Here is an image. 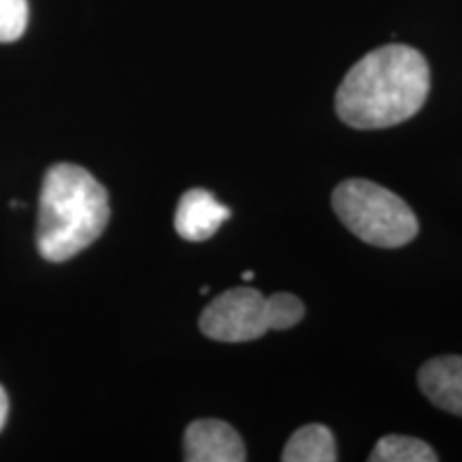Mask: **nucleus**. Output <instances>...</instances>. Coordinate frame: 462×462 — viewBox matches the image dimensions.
I'll return each instance as SVG.
<instances>
[{"mask_svg": "<svg viewBox=\"0 0 462 462\" xmlns=\"http://www.w3.org/2000/svg\"><path fill=\"white\" fill-rule=\"evenodd\" d=\"M201 332L221 343H246L273 330L270 300L257 289L236 287L206 306L199 319Z\"/></svg>", "mask_w": 462, "mask_h": 462, "instance_id": "obj_4", "label": "nucleus"}, {"mask_svg": "<svg viewBox=\"0 0 462 462\" xmlns=\"http://www.w3.org/2000/svg\"><path fill=\"white\" fill-rule=\"evenodd\" d=\"M253 276H255V274H253L251 270H248V273H242V279H245V281H253Z\"/></svg>", "mask_w": 462, "mask_h": 462, "instance_id": "obj_13", "label": "nucleus"}, {"mask_svg": "<svg viewBox=\"0 0 462 462\" xmlns=\"http://www.w3.org/2000/svg\"><path fill=\"white\" fill-rule=\"evenodd\" d=\"M418 383L435 407L462 418V356H441L426 362L420 368Z\"/></svg>", "mask_w": 462, "mask_h": 462, "instance_id": "obj_7", "label": "nucleus"}, {"mask_svg": "<svg viewBox=\"0 0 462 462\" xmlns=\"http://www.w3.org/2000/svg\"><path fill=\"white\" fill-rule=\"evenodd\" d=\"M109 223L107 190L84 167L56 163L45 171L39 199L37 248L51 263L88 248Z\"/></svg>", "mask_w": 462, "mask_h": 462, "instance_id": "obj_2", "label": "nucleus"}, {"mask_svg": "<svg viewBox=\"0 0 462 462\" xmlns=\"http://www.w3.org/2000/svg\"><path fill=\"white\" fill-rule=\"evenodd\" d=\"M28 26V0H0V43H14Z\"/></svg>", "mask_w": 462, "mask_h": 462, "instance_id": "obj_10", "label": "nucleus"}, {"mask_svg": "<svg viewBox=\"0 0 462 462\" xmlns=\"http://www.w3.org/2000/svg\"><path fill=\"white\" fill-rule=\"evenodd\" d=\"M270 313H273V330H289L298 326L304 317V304L291 293H274L270 296Z\"/></svg>", "mask_w": 462, "mask_h": 462, "instance_id": "obj_11", "label": "nucleus"}, {"mask_svg": "<svg viewBox=\"0 0 462 462\" xmlns=\"http://www.w3.org/2000/svg\"><path fill=\"white\" fill-rule=\"evenodd\" d=\"M332 206L351 234L379 248H401L420 231L418 217L407 201L381 184L362 178L340 182Z\"/></svg>", "mask_w": 462, "mask_h": 462, "instance_id": "obj_3", "label": "nucleus"}, {"mask_svg": "<svg viewBox=\"0 0 462 462\" xmlns=\"http://www.w3.org/2000/svg\"><path fill=\"white\" fill-rule=\"evenodd\" d=\"M371 462H437L435 454L429 443L415 437L388 435L381 437L374 446L373 454L368 456Z\"/></svg>", "mask_w": 462, "mask_h": 462, "instance_id": "obj_9", "label": "nucleus"}, {"mask_svg": "<svg viewBox=\"0 0 462 462\" xmlns=\"http://www.w3.org/2000/svg\"><path fill=\"white\" fill-rule=\"evenodd\" d=\"M229 217V208L223 206L210 190L190 189L182 195L176 208L173 227L184 240L204 242L212 238Z\"/></svg>", "mask_w": 462, "mask_h": 462, "instance_id": "obj_6", "label": "nucleus"}, {"mask_svg": "<svg viewBox=\"0 0 462 462\" xmlns=\"http://www.w3.org/2000/svg\"><path fill=\"white\" fill-rule=\"evenodd\" d=\"M184 460L245 462L246 449L234 426L221 420H195L184 435Z\"/></svg>", "mask_w": 462, "mask_h": 462, "instance_id": "obj_5", "label": "nucleus"}, {"mask_svg": "<svg viewBox=\"0 0 462 462\" xmlns=\"http://www.w3.org/2000/svg\"><path fill=\"white\" fill-rule=\"evenodd\" d=\"M282 462H334L338 460L337 443L328 426L306 424L289 437L282 449Z\"/></svg>", "mask_w": 462, "mask_h": 462, "instance_id": "obj_8", "label": "nucleus"}, {"mask_svg": "<svg viewBox=\"0 0 462 462\" xmlns=\"http://www.w3.org/2000/svg\"><path fill=\"white\" fill-rule=\"evenodd\" d=\"M429 92L426 58L409 45H383L346 71L337 90V114L351 129H388L413 118Z\"/></svg>", "mask_w": 462, "mask_h": 462, "instance_id": "obj_1", "label": "nucleus"}, {"mask_svg": "<svg viewBox=\"0 0 462 462\" xmlns=\"http://www.w3.org/2000/svg\"><path fill=\"white\" fill-rule=\"evenodd\" d=\"M7 418H9V396L3 385H0V430H3L5 424H7Z\"/></svg>", "mask_w": 462, "mask_h": 462, "instance_id": "obj_12", "label": "nucleus"}]
</instances>
